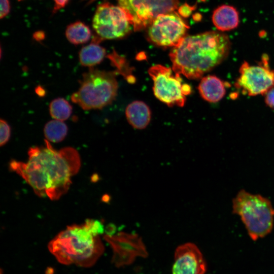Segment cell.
Instances as JSON below:
<instances>
[{
    "mask_svg": "<svg viewBox=\"0 0 274 274\" xmlns=\"http://www.w3.org/2000/svg\"><path fill=\"white\" fill-rule=\"evenodd\" d=\"M27 162L12 160L11 169L20 176L40 197L57 200L66 193L72 177L79 171L81 160L72 147L57 150L45 140L41 147H31Z\"/></svg>",
    "mask_w": 274,
    "mask_h": 274,
    "instance_id": "6da1fadb",
    "label": "cell"
},
{
    "mask_svg": "<svg viewBox=\"0 0 274 274\" xmlns=\"http://www.w3.org/2000/svg\"><path fill=\"white\" fill-rule=\"evenodd\" d=\"M230 48L228 36L221 31L185 36L169 54L173 71L189 79L199 78L221 63Z\"/></svg>",
    "mask_w": 274,
    "mask_h": 274,
    "instance_id": "7a4b0ae2",
    "label": "cell"
},
{
    "mask_svg": "<svg viewBox=\"0 0 274 274\" xmlns=\"http://www.w3.org/2000/svg\"><path fill=\"white\" fill-rule=\"evenodd\" d=\"M102 223L87 219L81 225H72L59 232L49 243L48 249L60 263L92 266L104 251L99 237L104 232Z\"/></svg>",
    "mask_w": 274,
    "mask_h": 274,
    "instance_id": "3957f363",
    "label": "cell"
},
{
    "mask_svg": "<svg viewBox=\"0 0 274 274\" xmlns=\"http://www.w3.org/2000/svg\"><path fill=\"white\" fill-rule=\"evenodd\" d=\"M232 212L240 216L253 241L265 236L272 229L274 209L268 199L259 194L240 190L232 200Z\"/></svg>",
    "mask_w": 274,
    "mask_h": 274,
    "instance_id": "277c9868",
    "label": "cell"
},
{
    "mask_svg": "<svg viewBox=\"0 0 274 274\" xmlns=\"http://www.w3.org/2000/svg\"><path fill=\"white\" fill-rule=\"evenodd\" d=\"M91 67L83 74L80 87L71 100L85 110L101 109L111 104L118 90L116 73Z\"/></svg>",
    "mask_w": 274,
    "mask_h": 274,
    "instance_id": "5b68a950",
    "label": "cell"
},
{
    "mask_svg": "<svg viewBox=\"0 0 274 274\" xmlns=\"http://www.w3.org/2000/svg\"><path fill=\"white\" fill-rule=\"evenodd\" d=\"M148 73L153 81V90L156 98L169 107H183L191 87L182 83L180 74H173L171 68L157 64L150 67Z\"/></svg>",
    "mask_w": 274,
    "mask_h": 274,
    "instance_id": "8992f818",
    "label": "cell"
},
{
    "mask_svg": "<svg viewBox=\"0 0 274 274\" xmlns=\"http://www.w3.org/2000/svg\"><path fill=\"white\" fill-rule=\"evenodd\" d=\"M131 24L126 12L119 6L105 3L98 6L92 20L97 36L104 39H115L125 36Z\"/></svg>",
    "mask_w": 274,
    "mask_h": 274,
    "instance_id": "52a82bcc",
    "label": "cell"
},
{
    "mask_svg": "<svg viewBox=\"0 0 274 274\" xmlns=\"http://www.w3.org/2000/svg\"><path fill=\"white\" fill-rule=\"evenodd\" d=\"M127 13L134 30L149 26L160 15L174 12L178 0H117Z\"/></svg>",
    "mask_w": 274,
    "mask_h": 274,
    "instance_id": "ba28073f",
    "label": "cell"
},
{
    "mask_svg": "<svg viewBox=\"0 0 274 274\" xmlns=\"http://www.w3.org/2000/svg\"><path fill=\"white\" fill-rule=\"evenodd\" d=\"M239 72V76L235 86L244 94H265L274 87V70L269 67L267 57H263L261 62L258 65H251L244 61Z\"/></svg>",
    "mask_w": 274,
    "mask_h": 274,
    "instance_id": "9c48e42d",
    "label": "cell"
},
{
    "mask_svg": "<svg viewBox=\"0 0 274 274\" xmlns=\"http://www.w3.org/2000/svg\"><path fill=\"white\" fill-rule=\"evenodd\" d=\"M188 28L182 18L174 12L158 16L149 26L150 41L161 47H175L185 37Z\"/></svg>",
    "mask_w": 274,
    "mask_h": 274,
    "instance_id": "30bf717a",
    "label": "cell"
},
{
    "mask_svg": "<svg viewBox=\"0 0 274 274\" xmlns=\"http://www.w3.org/2000/svg\"><path fill=\"white\" fill-rule=\"evenodd\" d=\"M104 238L113 250L112 262L117 267L129 265L137 257L148 256L142 238L137 233L121 231L112 235L105 234Z\"/></svg>",
    "mask_w": 274,
    "mask_h": 274,
    "instance_id": "8fae6325",
    "label": "cell"
},
{
    "mask_svg": "<svg viewBox=\"0 0 274 274\" xmlns=\"http://www.w3.org/2000/svg\"><path fill=\"white\" fill-rule=\"evenodd\" d=\"M206 270V261L196 245L187 243L176 248L172 274H204Z\"/></svg>",
    "mask_w": 274,
    "mask_h": 274,
    "instance_id": "7c38bea8",
    "label": "cell"
},
{
    "mask_svg": "<svg viewBox=\"0 0 274 274\" xmlns=\"http://www.w3.org/2000/svg\"><path fill=\"white\" fill-rule=\"evenodd\" d=\"M212 19L214 26L219 31H230L238 26L239 13L232 6L222 5L214 11Z\"/></svg>",
    "mask_w": 274,
    "mask_h": 274,
    "instance_id": "4fadbf2b",
    "label": "cell"
},
{
    "mask_svg": "<svg viewBox=\"0 0 274 274\" xmlns=\"http://www.w3.org/2000/svg\"><path fill=\"white\" fill-rule=\"evenodd\" d=\"M226 84L215 75L201 78L198 86L200 95L205 100L212 103L221 100L226 94Z\"/></svg>",
    "mask_w": 274,
    "mask_h": 274,
    "instance_id": "5bb4252c",
    "label": "cell"
},
{
    "mask_svg": "<svg viewBox=\"0 0 274 274\" xmlns=\"http://www.w3.org/2000/svg\"><path fill=\"white\" fill-rule=\"evenodd\" d=\"M125 114L127 121L134 128H145L149 123L151 113L149 107L143 101H134L126 108Z\"/></svg>",
    "mask_w": 274,
    "mask_h": 274,
    "instance_id": "9a60e30c",
    "label": "cell"
},
{
    "mask_svg": "<svg viewBox=\"0 0 274 274\" xmlns=\"http://www.w3.org/2000/svg\"><path fill=\"white\" fill-rule=\"evenodd\" d=\"M102 40L98 36H94L89 45L82 48L79 52V61L82 65L93 67L103 60L106 51L99 45Z\"/></svg>",
    "mask_w": 274,
    "mask_h": 274,
    "instance_id": "2e32d148",
    "label": "cell"
},
{
    "mask_svg": "<svg viewBox=\"0 0 274 274\" xmlns=\"http://www.w3.org/2000/svg\"><path fill=\"white\" fill-rule=\"evenodd\" d=\"M65 36L68 41L74 45L87 42L91 38V32L88 26L81 21H76L67 26Z\"/></svg>",
    "mask_w": 274,
    "mask_h": 274,
    "instance_id": "e0dca14e",
    "label": "cell"
},
{
    "mask_svg": "<svg viewBox=\"0 0 274 274\" xmlns=\"http://www.w3.org/2000/svg\"><path fill=\"white\" fill-rule=\"evenodd\" d=\"M44 131L46 140L49 142L58 143L66 136L67 127L62 121L54 119L46 124Z\"/></svg>",
    "mask_w": 274,
    "mask_h": 274,
    "instance_id": "ac0fdd59",
    "label": "cell"
},
{
    "mask_svg": "<svg viewBox=\"0 0 274 274\" xmlns=\"http://www.w3.org/2000/svg\"><path fill=\"white\" fill-rule=\"evenodd\" d=\"M49 112L54 119L64 121L67 119L72 112V107L70 103L63 98L53 100L49 105Z\"/></svg>",
    "mask_w": 274,
    "mask_h": 274,
    "instance_id": "d6986e66",
    "label": "cell"
},
{
    "mask_svg": "<svg viewBox=\"0 0 274 274\" xmlns=\"http://www.w3.org/2000/svg\"><path fill=\"white\" fill-rule=\"evenodd\" d=\"M1 146L5 145L9 141L11 135V129L7 122L3 119L0 121Z\"/></svg>",
    "mask_w": 274,
    "mask_h": 274,
    "instance_id": "ffe728a7",
    "label": "cell"
},
{
    "mask_svg": "<svg viewBox=\"0 0 274 274\" xmlns=\"http://www.w3.org/2000/svg\"><path fill=\"white\" fill-rule=\"evenodd\" d=\"M264 95L266 105L271 109H274V87L269 89Z\"/></svg>",
    "mask_w": 274,
    "mask_h": 274,
    "instance_id": "44dd1931",
    "label": "cell"
},
{
    "mask_svg": "<svg viewBox=\"0 0 274 274\" xmlns=\"http://www.w3.org/2000/svg\"><path fill=\"white\" fill-rule=\"evenodd\" d=\"M10 10L9 0H1V18L5 17L8 14Z\"/></svg>",
    "mask_w": 274,
    "mask_h": 274,
    "instance_id": "7402d4cb",
    "label": "cell"
},
{
    "mask_svg": "<svg viewBox=\"0 0 274 274\" xmlns=\"http://www.w3.org/2000/svg\"><path fill=\"white\" fill-rule=\"evenodd\" d=\"M69 0H54L55 5L53 12L54 13L57 12L59 9L64 7L67 4Z\"/></svg>",
    "mask_w": 274,
    "mask_h": 274,
    "instance_id": "603a6c76",
    "label": "cell"
},
{
    "mask_svg": "<svg viewBox=\"0 0 274 274\" xmlns=\"http://www.w3.org/2000/svg\"><path fill=\"white\" fill-rule=\"evenodd\" d=\"M116 226L114 224H109L107 225L105 230L106 234L112 235L115 234L116 231Z\"/></svg>",
    "mask_w": 274,
    "mask_h": 274,
    "instance_id": "cb8c5ba5",
    "label": "cell"
},
{
    "mask_svg": "<svg viewBox=\"0 0 274 274\" xmlns=\"http://www.w3.org/2000/svg\"><path fill=\"white\" fill-rule=\"evenodd\" d=\"M44 33L42 32H37L33 35L34 38L38 41L42 40L44 38Z\"/></svg>",
    "mask_w": 274,
    "mask_h": 274,
    "instance_id": "d4e9b609",
    "label": "cell"
},
{
    "mask_svg": "<svg viewBox=\"0 0 274 274\" xmlns=\"http://www.w3.org/2000/svg\"><path fill=\"white\" fill-rule=\"evenodd\" d=\"M84 1H87L88 3H92V2H93L94 1H95L96 0H84Z\"/></svg>",
    "mask_w": 274,
    "mask_h": 274,
    "instance_id": "484cf974",
    "label": "cell"
},
{
    "mask_svg": "<svg viewBox=\"0 0 274 274\" xmlns=\"http://www.w3.org/2000/svg\"><path fill=\"white\" fill-rule=\"evenodd\" d=\"M18 1H22V0H18Z\"/></svg>",
    "mask_w": 274,
    "mask_h": 274,
    "instance_id": "4316f807",
    "label": "cell"
}]
</instances>
